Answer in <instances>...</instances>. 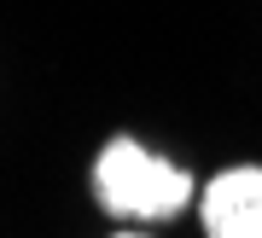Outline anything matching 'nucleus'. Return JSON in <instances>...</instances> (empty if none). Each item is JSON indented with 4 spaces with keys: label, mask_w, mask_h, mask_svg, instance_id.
<instances>
[{
    "label": "nucleus",
    "mask_w": 262,
    "mask_h": 238,
    "mask_svg": "<svg viewBox=\"0 0 262 238\" xmlns=\"http://www.w3.org/2000/svg\"><path fill=\"white\" fill-rule=\"evenodd\" d=\"M204 238H262V163H233L198 186Z\"/></svg>",
    "instance_id": "2"
},
{
    "label": "nucleus",
    "mask_w": 262,
    "mask_h": 238,
    "mask_svg": "<svg viewBox=\"0 0 262 238\" xmlns=\"http://www.w3.org/2000/svg\"><path fill=\"white\" fill-rule=\"evenodd\" d=\"M88 186H94V203L105 215L128 221V227H163V221L187 215L198 203V180L192 169H181L175 157L140 146V139L117 134L105 139L94 169H88Z\"/></svg>",
    "instance_id": "1"
},
{
    "label": "nucleus",
    "mask_w": 262,
    "mask_h": 238,
    "mask_svg": "<svg viewBox=\"0 0 262 238\" xmlns=\"http://www.w3.org/2000/svg\"><path fill=\"white\" fill-rule=\"evenodd\" d=\"M111 238H151L146 227H122V232H111Z\"/></svg>",
    "instance_id": "3"
}]
</instances>
